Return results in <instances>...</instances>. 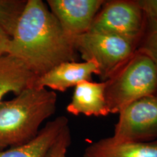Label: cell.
I'll use <instances>...</instances> for the list:
<instances>
[{"instance_id": "9a60e30c", "label": "cell", "mask_w": 157, "mask_h": 157, "mask_svg": "<svg viewBox=\"0 0 157 157\" xmlns=\"http://www.w3.org/2000/svg\"><path fill=\"white\" fill-rule=\"evenodd\" d=\"M71 144V134L69 126L65 127L60 136L49 151L46 157H67L68 149Z\"/></svg>"}, {"instance_id": "4fadbf2b", "label": "cell", "mask_w": 157, "mask_h": 157, "mask_svg": "<svg viewBox=\"0 0 157 157\" xmlns=\"http://www.w3.org/2000/svg\"><path fill=\"white\" fill-rule=\"evenodd\" d=\"M26 0H0V26L12 36Z\"/></svg>"}, {"instance_id": "30bf717a", "label": "cell", "mask_w": 157, "mask_h": 157, "mask_svg": "<svg viewBox=\"0 0 157 157\" xmlns=\"http://www.w3.org/2000/svg\"><path fill=\"white\" fill-rule=\"evenodd\" d=\"M68 126L64 116L48 121L34 139L21 146L0 151V157H46L60 133Z\"/></svg>"}, {"instance_id": "5b68a950", "label": "cell", "mask_w": 157, "mask_h": 157, "mask_svg": "<svg viewBox=\"0 0 157 157\" xmlns=\"http://www.w3.org/2000/svg\"><path fill=\"white\" fill-rule=\"evenodd\" d=\"M146 23L138 0H109L104 1L89 31L119 36L138 44Z\"/></svg>"}, {"instance_id": "2e32d148", "label": "cell", "mask_w": 157, "mask_h": 157, "mask_svg": "<svg viewBox=\"0 0 157 157\" xmlns=\"http://www.w3.org/2000/svg\"><path fill=\"white\" fill-rule=\"evenodd\" d=\"M147 17L157 21V0H138Z\"/></svg>"}, {"instance_id": "8fae6325", "label": "cell", "mask_w": 157, "mask_h": 157, "mask_svg": "<svg viewBox=\"0 0 157 157\" xmlns=\"http://www.w3.org/2000/svg\"><path fill=\"white\" fill-rule=\"evenodd\" d=\"M82 157H157V140L130 143L105 137L88 145Z\"/></svg>"}, {"instance_id": "ba28073f", "label": "cell", "mask_w": 157, "mask_h": 157, "mask_svg": "<svg viewBox=\"0 0 157 157\" xmlns=\"http://www.w3.org/2000/svg\"><path fill=\"white\" fill-rule=\"evenodd\" d=\"M99 74L98 64L93 60L68 61L58 65L35 80L33 87L52 91L66 92L80 82L92 81V75Z\"/></svg>"}, {"instance_id": "9c48e42d", "label": "cell", "mask_w": 157, "mask_h": 157, "mask_svg": "<svg viewBox=\"0 0 157 157\" xmlns=\"http://www.w3.org/2000/svg\"><path fill=\"white\" fill-rule=\"evenodd\" d=\"M105 82L84 81L75 87L66 111L71 114L106 117L109 114L105 99Z\"/></svg>"}, {"instance_id": "7c38bea8", "label": "cell", "mask_w": 157, "mask_h": 157, "mask_svg": "<svg viewBox=\"0 0 157 157\" xmlns=\"http://www.w3.org/2000/svg\"><path fill=\"white\" fill-rule=\"evenodd\" d=\"M36 78L15 57L10 54L0 56V103L8 93L16 96L26 88L33 87Z\"/></svg>"}, {"instance_id": "8992f818", "label": "cell", "mask_w": 157, "mask_h": 157, "mask_svg": "<svg viewBox=\"0 0 157 157\" xmlns=\"http://www.w3.org/2000/svg\"><path fill=\"white\" fill-rule=\"evenodd\" d=\"M111 137L120 142L157 140V94L129 103L119 111Z\"/></svg>"}, {"instance_id": "277c9868", "label": "cell", "mask_w": 157, "mask_h": 157, "mask_svg": "<svg viewBox=\"0 0 157 157\" xmlns=\"http://www.w3.org/2000/svg\"><path fill=\"white\" fill-rule=\"evenodd\" d=\"M74 48L83 61L93 60L99 68L98 76L105 82L132 57L137 43L113 34L87 31L73 39Z\"/></svg>"}, {"instance_id": "e0dca14e", "label": "cell", "mask_w": 157, "mask_h": 157, "mask_svg": "<svg viewBox=\"0 0 157 157\" xmlns=\"http://www.w3.org/2000/svg\"><path fill=\"white\" fill-rule=\"evenodd\" d=\"M10 36L0 26V56L8 53Z\"/></svg>"}, {"instance_id": "3957f363", "label": "cell", "mask_w": 157, "mask_h": 157, "mask_svg": "<svg viewBox=\"0 0 157 157\" xmlns=\"http://www.w3.org/2000/svg\"><path fill=\"white\" fill-rule=\"evenodd\" d=\"M105 99L110 113H118L137 100L157 94V70L146 55H134L105 81Z\"/></svg>"}, {"instance_id": "52a82bcc", "label": "cell", "mask_w": 157, "mask_h": 157, "mask_svg": "<svg viewBox=\"0 0 157 157\" xmlns=\"http://www.w3.org/2000/svg\"><path fill=\"white\" fill-rule=\"evenodd\" d=\"M104 0H48L64 34L72 39L90 31Z\"/></svg>"}, {"instance_id": "6da1fadb", "label": "cell", "mask_w": 157, "mask_h": 157, "mask_svg": "<svg viewBox=\"0 0 157 157\" xmlns=\"http://www.w3.org/2000/svg\"><path fill=\"white\" fill-rule=\"evenodd\" d=\"M38 77L64 62L76 61L72 39L42 0H26L10 36L8 53Z\"/></svg>"}, {"instance_id": "7a4b0ae2", "label": "cell", "mask_w": 157, "mask_h": 157, "mask_svg": "<svg viewBox=\"0 0 157 157\" xmlns=\"http://www.w3.org/2000/svg\"><path fill=\"white\" fill-rule=\"evenodd\" d=\"M56 92L28 87L10 101L0 103V151L29 143L42 123L56 110Z\"/></svg>"}, {"instance_id": "5bb4252c", "label": "cell", "mask_w": 157, "mask_h": 157, "mask_svg": "<svg viewBox=\"0 0 157 157\" xmlns=\"http://www.w3.org/2000/svg\"><path fill=\"white\" fill-rule=\"evenodd\" d=\"M137 51L148 56L154 63L157 70V21L156 20L146 16V27L137 44Z\"/></svg>"}]
</instances>
